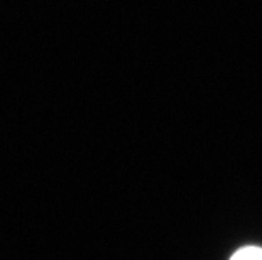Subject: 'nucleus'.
<instances>
[{
    "instance_id": "obj_1",
    "label": "nucleus",
    "mask_w": 262,
    "mask_h": 260,
    "mask_svg": "<svg viewBox=\"0 0 262 260\" xmlns=\"http://www.w3.org/2000/svg\"><path fill=\"white\" fill-rule=\"evenodd\" d=\"M230 260H262L260 247H244L232 255Z\"/></svg>"
}]
</instances>
